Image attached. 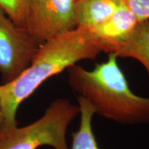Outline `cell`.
<instances>
[{
    "label": "cell",
    "mask_w": 149,
    "mask_h": 149,
    "mask_svg": "<svg viewBox=\"0 0 149 149\" xmlns=\"http://www.w3.org/2000/svg\"><path fill=\"white\" fill-rule=\"evenodd\" d=\"M101 53L85 27H77L41 44L29 66L13 81L0 85L3 129L17 126L16 116L20 104L46 80L80 61L95 59Z\"/></svg>",
    "instance_id": "6da1fadb"
},
{
    "label": "cell",
    "mask_w": 149,
    "mask_h": 149,
    "mask_svg": "<svg viewBox=\"0 0 149 149\" xmlns=\"http://www.w3.org/2000/svg\"><path fill=\"white\" fill-rule=\"evenodd\" d=\"M115 54L87 70L77 64L66 70L72 91L85 99L95 114L122 124H149V98L131 91Z\"/></svg>",
    "instance_id": "7a4b0ae2"
},
{
    "label": "cell",
    "mask_w": 149,
    "mask_h": 149,
    "mask_svg": "<svg viewBox=\"0 0 149 149\" xmlns=\"http://www.w3.org/2000/svg\"><path fill=\"white\" fill-rule=\"evenodd\" d=\"M139 21L149 19V0H121Z\"/></svg>",
    "instance_id": "8fae6325"
},
{
    "label": "cell",
    "mask_w": 149,
    "mask_h": 149,
    "mask_svg": "<svg viewBox=\"0 0 149 149\" xmlns=\"http://www.w3.org/2000/svg\"><path fill=\"white\" fill-rule=\"evenodd\" d=\"M75 0H25V29L39 45L77 28Z\"/></svg>",
    "instance_id": "277c9868"
},
{
    "label": "cell",
    "mask_w": 149,
    "mask_h": 149,
    "mask_svg": "<svg viewBox=\"0 0 149 149\" xmlns=\"http://www.w3.org/2000/svg\"><path fill=\"white\" fill-rule=\"evenodd\" d=\"M139 19L121 1L120 5L109 19L88 29L101 52L111 54L122 44L135 29Z\"/></svg>",
    "instance_id": "8992f818"
},
{
    "label": "cell",
    "mask_w": 149,
    "mask_h": 149,
    "mask_svg": "<svg viewBox=\"0 0 149 149\" xmlns=\"http://www.w3.org/2000/svg\"><path fill=\"white\" fill-rule=\"evenodd\" d=\"M80 123L77 130L72 133L69 149H101L99 147L93 130L92 121L95 114L92 106L85 99L77 97Z\"/></svg>",
    "instance_id": "9c48e42d"
},
{
    "label": "cell",
    "mask_w": 149,
    "mask_h": 149,
    "mask_svg": "<svg viewBox=\"0 0 149 149\" xmlns=\"http://www.w3.org/2000/svg\"><path fill=\"white\" fill-rule=\"evenodd\" d=\"M79 114V107L68 99L53 100L38 120L23 127L3 129L0 149H69L66 133L70 124Z\"/></svg>",
    "instance_id": "3957f363"
},
{
    "label": "cell",
    "mask_w": 149,
    "mask_h": 149,
    "mask_svg": "<svg viewBox=\"0 0 149 149\" xmlns=\"http://www.w3.org/2000/svg\"><path fill=\"white\" fill-rule=\"evenodd\" d=\"M121 0H75L74 17L77 27L93 29L113 15Z\"/></svg>",
    "instance_id": "52a82bcc"
},
{
    "label": "cell",
    "mask_w": 149,
    "mask_h": 149,
    "mask_svg": "<svg viewBox=\"0 0 149 149\" xmlns=\"http://www.w3.org/2000/svg\"><path fill=\"white\" fill-rule=\"evenodd\" d=\"M113 54L117 57L137 60L144 67L149 76V19L139 22Z\"/></svg>",
    "instance_id": "ba28073f"
},
{
    "label": "cell",
    "mask_w": 149,
    "mask_h": 149,
    "mask_svg": "<svg viewBox=\"0 0 149 149\" xmlns=\"http://www.w3.org/2000/svg\"><path fill=\"white\" fill-rule=\"evenodd\" d=\"M3 125H4V117H3L2 110H1V105H0V133L3 129Z\"/></svg>",
    "instance_id": "7c38bea8"
},
{
    "label": "cell",
    "mask_w": 149,
    "mask_h": 149,
    "mask_svg": "<svg viewBox=\"0 0 149 149\" xmlns=\"http://www.w3.org/2000/svg\"><path fill=\"white\" fill-rule=\"evenodd\" d=\"M0 7L15 24L25 27V0H0Z\"/></svg>",
    "instance_id": "30bf717a"
},
{
    "label": "cell",
    "mask_w": 149,
    "mask_h": 149,
    "mask_svg": "<svg viewBox=\"0 0 149 149\" xmlns=\"http://www.w3.org/2000/svg\"><path fill=\"white\" fill-rule=\"evenodd\" d=\"M39 45L26 29L14 23L0 7V74L10 82L31 64Z\"/></svg>",
    "instance_id": "5b68a950"
}]
</instances>
